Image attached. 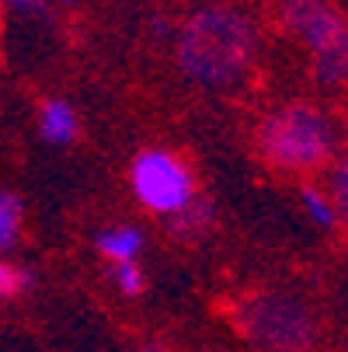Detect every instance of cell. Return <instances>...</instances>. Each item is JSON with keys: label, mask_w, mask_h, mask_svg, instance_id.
Segmentation results:
<instances>
[{"label": "cell", "mask_w": 348, "mask_h": 352, "mask_svg": "<svg viewBox=\"0 0 348 352\" xmlns=\"http://www.w3.org/2000/svg\"><path fill=\"white\" fill-rule=\"evenodd\" d=\"M28 283H32V276H28L25 269H18V265H11V262L0 258V300L18 296L21 289H28Z\"/></svg>", "instance_id": "cell-13"}, {"label": "cell", "mask_w": 348, "mask_h": 352, "mask_svg": "<svg viewBox=\"0 0 348 352\" xmlns=\"http://www.w3.org/2000/svg\"><path fill=\"white\" fill-rule=\"evenodd\" d=\"M300 199H303L307 217H310L317 227H324V230H334V227H338L334 210H331V203H327L324 188H317V185H303V188H300Z\"/></svg>", "instance_id": "cell-11"}, {"label": "cell", "mask_w": 348, "mask_h": 352, "mask_svg": "<svg viewBox=\"0 0 348 352\" xmlns=\"http://www.w3.org/2000/svg\"><path fill=\"white\" fill-rule=\"evenodd\" d=\"M233 324L255 352H314L321 338L307 300L286 289H255L233 304Z\"/></svg>", "instance_id": "cell-3"}, {"label": "cell", "mask_w": 348, "mask_h": 352, "mask_svg": "<svg viewBox=\"0 0 348 352\" xmlns=\"http://www.w3.org/2000/svg\"><path fill=\"white\" fill-rule=\"evenodd\" d=\"M21 234V203L14 192H0V251L14 248Z\"/></svg>", "instance_id": "cell-10"}, {"label": "cell", "mask_w": 348, "mask_h": 352, "mask_svg": "<svg viewBox=\"0 0 348 352\" xmlns=\"http://www.w3.org/2000/svg\"><path fill=\"white\" fill-rule=\"evenodd\" d=\"M213 217H216V213H213V203H209V199L195 195L185 210H178V213L167 217V220H171V230H174L178 237L192 241V237H202V234L213 227Z\"/></svg>", "instance_id": "cell-9"}, {"label": "cell", "mask_w": 348, "mask_h": 352, "mask_svg": "<svg viewBox=\"0 0 348 352\" xmlns=\"http://www.w3.org/2000/svg\"><path fill=\"white\" fill-rule=\"evenodd\" d=\"M112 283L126 293V296H139L143 293V269L136 265V262H119V265H112Z\"/></svg>", "instance_id": "cell-12"}, {"label": "cell", "mask_w": 348, "mask_h": 352, "mask_svg": "<svg viewBox=\"0 0 348 352\" xmlns=\"http://www.w3.org/2000/svg\"><path fill=\"white\" fill-rule=\"evenodd\" d=\"M129 182L136 199L161 217H174L195 199L192 171L167 150H146L129 168Z\"/></svg>", "instance_id": "cell-5"}, {"label": "cell", "mask_w": 348, "mask_h": 352, "mask_svg": "<svg viewBox=\"0 0 348 352\" xmlns=\"http://www.w3.org/2000/svg\"><path fill=\"white\" fill-rule=\"evenodd\" d=\"M8 4L21 14H45V0H8Z\"/></svg>", "instance_id": "cell-14"}, {"label": "cell", "mask_w": 348, "mask_h": 352, "mask_svg": "<svg viewBox=\"0 0 348 352\" xmlns=\"http://www.w3.org/2000/svg\"><path fill=\"white\" fill-rule=\"evenodd\" d=\"M324 195L334 210L341 230H348V150H338L334 161L324 168Z\"/></svg>", "instance_id": "cell-6"}, {"label": "cell", "mask_w": 348, "mask_h": 352, "mask_svg": "<svg viewBox=\"0 0 348 352\" xmlns=\"http://www.w3.org/2000/svg\"><path fill=\"white\" fill-rule=\"evenodd\" d=\"M338 129L331 116L310 102H289L268 112L258 126V154L275 171L310 175L334 161Z\"/></svg>", "instance_id": "cell-2"}, {"label": "cell", "mask_w": 348, "mask_h": 352, "mask_svg": "<svg viewBox=\"0 0 348 352\" xmlns=\"http://www.w3.org/2000/svg\"><path fill=\"white\" fill-rule=\"evenodd\" d=\"M38 126H42V136H45L49 143L63 146V143H70V140L77 136V112L63 102V98H49V102L42 105Z\"/></svg>", "instance_id": "cell-8"}, {"label": "cell", "mask_w": 348, "mask_h": 352, "mask_svg": "<svg viewBox=\"0 0 348 352\" xmlns=\"http://www.w3.org/2000/svg\"><path fill=\"white\" fill-rule=\"evenodd\" d=\"M258 56V25L237 8L209 4L178 32L181 70L209 87H227L251 70Z\"/></svg>", "instance_id": "cell-1"}, {"label": "cell", "mask_w": 348, "mask_h": 352, "mask_svg": "<svg viewBox=\"0 0 348 352\" xmlns=\"http://www.w3.org/2000/svg\"><path fill=\"white\" fill-rule=\"evenodd\" d=\"M97 251L112 262V265H119V262H136V255L143 251V234L136 230V227H105L102 234H97Z\"/></svg>", "instance_id": "cell-7"}, {"label": "cell", "mask_w": 348, "mask_h": 352, "mask_svg": "<svg viewBox=\"0 0 348 352\" xmlns=\"http://www.w3.org/2000/svg\"><path fill=\"white\" fill-rule=\"evenodd\" d=\"M143 352H157V349H143Z\"/></svg>", "instance_id": "cell-15"}, {"label": "cell", "mask_w": 348, "mask_h": 352, "mask_svg": "<svg viewBox=\"0 0 348 352\" xmlns=\"http://www.w3.org/2000/svg\"><path fill=\"white\" fill-rule=\"evenodd\" d=\"M282 21L310 56L321 84L338 87L348 80V18L331 0H282Z\"/></svg>", "instance_id": "cell-4"}]
</instances>
